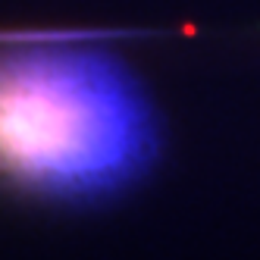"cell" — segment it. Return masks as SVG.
<instances>
[{"mask_svg":"<svg viewBox=\"0 0 260 260\" xmlns=\"http://www.w3.org/2000/svg\"><path fill=\"white\" fill-rule=\"evenodd\" d=\"M160 151L141 82L91 44L25 41L0 50V173L25 188L98 201L138 182Z\"/></svg>","mask_w":260,"mask_h":260,"instance_id":"obj_1","label":"cell"}]
</instances>
